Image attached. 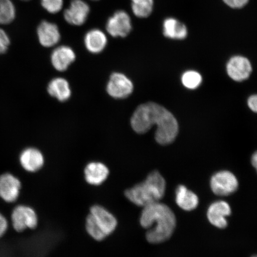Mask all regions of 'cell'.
<instances>
[{
  "instance_id": "cell-1",
  "label": "cell",
  "mask_w": 257,
  "mask_h": 257,
  "mask_svg": "<svg viewBox=\"0 0 257 257\" xmlns=\"http://www.w3.org/2000/svg\"><path fill=\"white\" fill-rule=\"evenodd\" d=\"M131 124L134 131L140 134L147 133L156 125L155 139L163 146L172 143L178 134V123L174 115L155 102L140 105L131 117Z\"/></svg>"
},
{
  "instance_id": "cell-2",
  "label": "cell",
  "mask_w": 257,
  "mask_h": 257,
  "mask_svg": "<svg viewBox=\"0 0 257 257\" xmlns=\"http://www.w3.org/2000/svg\"><path fill=\"white\" fill-rule=\"evenodd\" d=\"M140 222L141 226L147 230L148 242L160 243L172 236L176 226V218L171 209L160 201L143 207Z\"/></svg>"
},
{
  "instance_id": "cell-3",
  "label": "cell",
  "mask_w": 257,
  "mask_h": 257,
  "mask_svg": "<svg viewBox=\"0 0 257 257\" xmlns=\"http://www.w3.org/2000/svg\"><path fill=\"white\" fill-rule=\"evenodd\" d=\"M166 182L158 171L150 173L145 181L124 192L127 200L137 206L144 207L160 202L165 195Z\"/></svg>"
},
{
  "instance_id": "cell-4",
  "label": "cell",
  "mask_w": 257,
  "mask_h": 257,
  "mask_svg": "<svg viewBox=\"0 0 257 257\" xmlns=\"http://www.w3.org/2000/svg\"><path fill=\"white\" fill-rule=\"evenodd\" d=\"M117 220L113 214L104 207L94 205L90 208L86 218V230L93 239L101 241L114 232Z\"/></svg>"
},
{
  "instance_id": "cell-5",
  "label": "cell",
  "mask_w": 257,
  "mask_h": 257,
  "mask_svg": "<svg viewBox=\"0 0 257 257\" xmlns=\"http://www.w3.org/2000/svg\"><path fill=\"white\" fill-rule=\"evenodd\" d=\"M11 220L13 227L19 233L27 229H35L38 224L36 211L26 205H18L13 210Z\"/></svg>"
},
{
  "instance_id": "cell-6",
  "label": "cell",
  "mask_w": 257,
  "mask_h": 257,
  "mask_svg": "<svg viewBox=\"0 0 257 257\" xmlns=\"http://www.w3.org/2000/svg\"><path fill=\"white\" fill-rule=\"evenodd\" d=\"M210 185L214 194L218 196H227L237 191L239 183L232 173L221 171L212 176Z\"/></svg>"
},
{
  "instance_id": "cell-7",
  "label": "cell",
  "mask_w": 257,
  "mask_h": 257,
  "mask_svg": "<svg viewBox=\"0 0 257 257\" xmlns=\"http://www.w3.org/2000/svg\"><path fill=\"white\" fill-rule=\"evenodd\" d=\"M22 183L11 173L0 175V198L7 203H14L20 197Z\"/></svg>"
},
{
  "instance_id": "cell-8",
  "label": "cell",
  "mask_w": 257,
  "mask_h": 257,
  "mask_svg": "<svg viewBox=\"0 0 257 257\" xmlns=\"http://www.w3.org/2000/svg\"><path fill=\"white\" fill-rule=\"evenodd\" d=\"M133 29L131 19L126 12L118 11L108 19L106 25L108 33L113 37H125Z\"/></svg>"
},
{
  "instance_id": "cell-9",
  "label": "cell",
  "mask_w": 257,
  "mask_h": 257,
  "mask_svg": "<svg viewBox=\"0 0 257 257\" xmlns=\"http://www.w3.org/2000/svg\"><path fill=\"white\" fill-rule=\"evenodd\" d=\"M134 90V85L131 80L123 74L112 73L107 86L108 94L117 99L127 97Z\"/></svg>"
},
{
  "instance_id": "cell-10",
  "label": "cell",
  "mask_w": 257,
  "mask_h": 257,
  "mask_svg": "<svg viewBox=\"0 0 257 257\" xmlns=\"http://www.w3.org/2000/svg\"><path fill=\"white\" fill-rule=\"evenodd\" d=\"M226 68L228 75L237 82L248 79L252 72V66L249 60L242 56L231 58L227 64Z\"/></svg>"
},
{
  "instance_id": "cell-11",
  "label": "cell",
  "mask_w": 257,
  "mask_h": 257,
  "mask_svg": "<svg viewBox=\"0 0 257 257\" xmlns=\"http://www.w3.org/2000/svg\"><path fill=\"white\" fill-rule=\"evenodd\" d=\"M90 8L83 0H72L69 8L64 13V17L67 23L75 26L85 24L89 14Z\"/></svg>"
},
{
  "instance_id": "cell-12",
  "label": "cell",
  "mask_w": 257,
  "mask_h": 257,
  "mask_svg": "<svg viewBox=\"0 0 257 257\" xmlns=\"http://www.w3.org/2000/svg\"><path fill=\"white\" fill-rule=\"evenodd\" d=\"M44 157L40 151L35 148H27L22 151L19 156L22 168L29 173L39 171L44 165Z\"/></svg>"
},
{
  "instance_id": "cell-13",
  "label": "cell",
  "mask_w": 257,
  "mask_h": 257,
  "mask_svg": "<svg viewBox=\"0 0 257 257\" xmlns=\"http://www.w3.org/2000/svg\"><path fill=\"white\" fill-rule=\"evenodd\" d=\"M231 208L224 201H218L210 205L207 211V218L211 224L220 229L227 226L226 217L230 216Z\"/></svg>"
},
{
  "instance_id": "cell-14",
  "label": "cell",
  "mask_w": 257,
  "mask_h": 257,
  "mask_svg": "<svg viewBox=\"0 0 257 257\" xmlns=\"http://www.w3.org/2000/svg\"><path fill=\"white\" fill-rule=\"evenodd\" d=\"M37 34L40 44L45 47L55 46L60 40L59 28L56 24L43 21L38 28Z\"/></svg>"
},
{
  "instance_id": "cell-15",
  "label": "cell",
  "mask_w": 257,
  "mask_h": 257,
  "mask_svg": "<svg viewBox=\"0 0 257 257\" xmlns=\"http://www.w3.org/2000/svg\"><path fill=\"white\" fill-rule=\"evenodd\" d=\"M109 169L104 164L101 162L89 163L84 170L85 179L86 182L93 186H99L107 180Z\"/></svg>"
},
{
  "instance_id": "cell-16",
  "label": "cell",
  "mask_w": 257,
  "mask_h": 257,
  "mask_svg": "<svg viewBox=\"0 0 257 257\" xmlns=\"http://www.w3.org/2000/svg\"><path fill=\"white\" fill-rule=\"evenodd\" d=\"M75 59V52L71 48L67 46L57 47L53 51L51 56L53 67L60 72L65 71Z\"/></svg>"
},
{
  "instance_id": "cell-17",
  "label": "cell",
  "mask_w": 257,
  "mask_h": 257,
  "mask_svg": "<svg viewBox=\"0 0 257 257\" xmlns=\"http://www.w3.org/2000/svg\"><path fill=\"white\" fill-rule=\"evenodd\" d=\"M163 31L164 35L170 39L184 40L188 35L186 25L173 18H167L164 21Z\"/></svg>"
},
{
  "instance_id": "cell-18",
  "label": "cell",
  "mask_w": 257,
  "mask_h": 257,
  "mask_svg": "<svg viewBox=\"0 0 257 257\" xmlns=\"http://www.w3.org/2000/svg\"><path fill=\"white\" fill-rule=\"evenodd\" d=\"M176 202L185 211H192L197 207L199 199L197 195L184 185H179L176 190Z\"/></svg>"
},
{
  "instance_id": "cell-19",
  "label": "cell",
  "mask_w": 257,
  "mask_h": 257,
  "mask_svg": "<svg viewBox=\"0 0 257 257\" xmlns=\"http://www.w3.org/2000/svg\"><path fill=\"white\" fill-rule=\"evenodd\" d=\"M107 44V37L103 32L97 29L89 31L85 35L86 48L92 53H101L104 50Z\"/></svg>"
},
{
  "instance_id": "cell-20",
  "label": "cell",
  "mask_w": 257,
  "mask_h": 257,
  "mask_svg": "<svg viewBox=\"0 0 257 257\" xmlns=\"http://www.w3.org/2000/svg\"><path fill=\"white\" fill-rule=\"evenodd\" d=\"M48 92L51 96L62 102L67 101L71 96V90L68 82L62 78L51 80L48 86Z\"/></svg>"
},
{
  "instance_id": "cell-21",
  "label": "cell",
  "mask_w": 257,
  "mask_h": 257,
  "mask_svg": "<svg viewBox=\"0 0 257 257\" xmlns=\"http://www.w3.org/2000/svg\"><path fill=\"white\" fill-rule=\"evenodd\" d=\"M132 10L138 18H146L152 14L153 0H131Z\"/></svg>"
},
{
  "instance_id": "cell-22",
  "label": "cell",
  "mask_w": 257,
  "mask_h": 257,
  "mask_svg": "<svg viewBox=\"0 0 257 257\" xmlns=\"http://www.w3.org/2000/svg\"><path fill=\"white\" fill-rule=\"evenodd\" d=\"M16 9L11 0H0V25H8L14 21Z\"/></svg>"
},
{
  "instance_id": "cell-23",
  "label": "cell",
  "mask_w": 257,
  "mask_h": 257,
  "mask_svg": "<svg viewBox=\"0 0 257 257\" xmlns=\"http://www.w3.org/2000/svg\"><path fill=\"white\" fill-rule=\"evenodd\" d=\"M182 82L186 88L194 89L201 85L202 77L198 72L191 70L182 75Z\"/></svg>"
},
{
  "instance_id": "cell-24",
  "label": "cell",
  "mask_w": 257,
  "mask_h": 257,
  "mask_svg": "<svg viewBox=\"0 0 257 257\" xmlns=\"http://www.w3.org/2000/svg\"><path fill=\"white\" fill-rule=\"evenodd\" d=\"M41 5L48 12L55 14L62 10L63 0H41Z\"/></svg>"
},
{
  "instance_id": "cell-25",
  "label": "cell",
  "mask_w": 257,
  "mask_h": 257,
  "mask_svg": "<svg viewBox=\"0 0 257 257\" xmlns=\"http://www.w3.org/2000/svg\"><path fill=\"white\" fill-rule=\"evenodd\" d=\"M11 44L9 37L6 32L0 28V54H5L8 51Z\"/></svg>"
},
{
  "instance_id": "cell-26",
  "label": "cell",
  "mask_w": 257,
  "mask_h": 257,
  "mask_svg": "<svg viewBox=\"0 0 257 257\" xmlns=\"http://www.w3.org/2000/svg\"><path fill=\"white\" fill-rule=\"evenodd\" d=\"M225 4L233 9H240L247 5L249 0H223Z\"/></svg>"
},
{
  "instance_id": "cell-27",
  "label": "cell",
  "mask_w": 257,
  "mask_h": 257,
  "mask_svg": "<svg viewBox=\"0 0 257 257\" xmlns=\"http://www.w3.org/2000/svg\"><path fill=\"white\" fill-rule=\"evenodd\" d=\"M9 228V222L7 218L0 213V238L7 232Z\"/></svg>"
},
{
  "instance_id": "cell-28",
  "label": "cell",
  "mask_w": 257,
  "mask_h": 257,
  "mask_svg": "<svg viewBox=\"0 0 257 257\" xmlns=\"http://www.w3.org/2000/svg\"><path fill=\"white\" fill-rule=\"evenodd\" d=\"M250 110L257 113V94L250 96L248 100Z\"/></svg>"
},
{
  "instance_id": "cell-29",
  "label": "cell",
  "mask_w": 257,
  "mask_h": 257,
  "mask_svg": "<svg viewBox=\"0 0 257 257\" xmlns=\"http://www.w3.org/2000/svg\"><path fill=\"white\" fill-rule=\"evenodd\" d=\"M251 163L253 168L255 169L257 172V152L253 154L251 159Z\"/></svg>"
},
{
  "instance_id": "cell-30",
  "label": "cell",
  "mask_w": 257,
  "mask_h": 257,
  "mask_svg": "<svg viewBox=\"0 0 257 257\" xmlns=\"http://www.w3.org/2000/svg\"><path fill=\"white\" fill-rule=\"evenodd\" d=\"M22 1H29V0H22Z\"/></svg>"
},
{
  "instance_id": "cell-31",
  "label": "cell",
  "mask_w": 257,
  "mask_h": 257,
  "mask_svg": "<svg viewBox=\"0 0 257 257\" xmlns=\"http://www.w3.org/2000/svg\"><path fill=\"white\" fill-rule=\"evenodd\" d=\"M252 257H257V255H254V256H253Z\"/></svg>"
},
{
  "instance_id": "cell-32",
  "label": "cell",
  "mask_w": 257,
  "mask_h": 257,
  "mask_svg": "<svg viewBox=\"0 0 257 257\" xmlns=\"http://www.w3.org/2000/svg\"><path fill=\"white\" fill-rule=\"evenodd\" d=\"M93 1H97V0H93Z\"/></svg>"
}]
</instances>
